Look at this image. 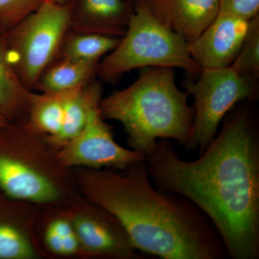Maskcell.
I'll list each match as a JSON object with an SVG mask.
<instances>
[{
	"instance_id": "obj_1",
	"label": "cell",
	"mask_w": 259,
	"mask_h": 259,
	"mask_svg": "<svg viewBox=\"0 0 259 259\" xmlns=\"http://www.w3.org/2000/svg\"><path fill=\"white\" fill-rule=\"evenodd\" d=\"M242 102L197 159H182L168 140L160 139L144 161L153 185L205 214L228 257L258 259L259 129L255 113Z\"/></svg>"
},
{
	"instance_id": "obj_2",
	"label": "cell",
	"mask_w": 259,
	"mask_h": 259,
	"mask_svg": "<svg viewBox=\"0 0 259 259\" xmlns=\"http://www.w3.org/2000/svg\"><path fill=\"white\" fill-rule=\"evenodd\" d=\"M78 190L120 222L136 249L163 259H226L205 214L188 199L158 189L145 161L122 169L73 168Z\"/></svg>"
},
{
	"instance_id": "obj_3",
	"label": "cell",
	"mask_w": 259,
	"mask_h": 259,
	"mask_svg": "<svg viewBox=\"0 0 259 259\" xmlns=\"http://www.w3.org/2000/svg\"><path fill=\"white\" fill-rule=\"evenodd\" d=\"M189 97L177 86L175 69L146 67L128 88L102 98L100 109L105 119L122 125L129 148L146 156L160 139L187 147L194 120Z\"/></svg>"
},
{
	"instance_id": "obj_4",
	"label": "cell",
	"mask_w": 259,
	"mask_h": 259,
	"mask_svg": "<svg viewBox=\"0 0 259 259\" xmlns=\"http://www.w3.org/2000/svg\"><path fill=\"white\" fill-rule=\"evenodd\" d=\"M76 187L72 170L61 164L47 136L30 128L25 118L0 131V192L31 204L71 201Z\"/></svg>"
},
{
	"instance_id": "obj_5",
	"label": "cell",
	"mask_w": 259,
	"mask_h": 259,
	"mask_svg": "<svg viewBox=\"0 0 259 259\" xmlns=\"http://www.w3.org/2000/svg\"><path fill=\"white\" fill-rule=\"evenodd\" d=\"M133 5L125 35L118 46L100 61L97 76L112 82L133 69L168 67L198 76L202 69L191 56L185 39L156 18L146 0H136Z\"/></svg>"
},
{
	"instance_id": "obj_6",
	"label": "cell",
	"mask_w": 259,
	"mask_h": 259,
	"mask_svg": "<svg viewBox=\"0 0 259 259\" xmlns=\"http://www.w3.org/2000/svg\"><path fill=\"white\" fill-rule=\"evenodd\" d=\"M71 3L45 1L35 11L4 32L10 60L30 91L56 59L70 28Z\"/></svg>"
},
{
	"instance_id": "obj_7",
	"label": "cell",
	"mask_w": 259,
	"mask_h": 259,
	"mask_svg": "<svg viewBox=\"0 0 259 259\" xmlns=\"http://www.w3.org/2000/svg\"><path fill=\"white\" fill-rule=\"evenodd\" d=\"M197 81L187 80L186 92L194 97L192 137L185 150L199 155L218 134V128L232 109L242 102H253L258 97L257 79L242 76L231 66L203 69Z\"/></svg>"
},
{
	"instance_id": "obj_8",
	"label": "cell",
	"mask_w": 259,
	"mask_h": 259,
	"mask_svg": "<svg viewBox=\"0 0 259 259\" xmlns=\"http://www.w3.org/2000/svg\"><path fill=\"white\" fill-rule=\"evenodd\" d=\"M102 98V83L95 79L84 127L74 139L57 150L58 159L65 168L122 169L144 161V153L116 142L100 109Z\"/></svg>"
},
{
	"instance_id": "obj_9",
	"label": "cell",
	"mask_w": 259,
	"mask_h": 259,
	"mask_svg": "<svg viewBox=\"0 0 259 259\" xmlns=\"http://www.w3.org/2000/svg\"><path fill=\"white\" fill-rule=\"evenodd\" d=\"M68 213L83 256L115 259L144 258L120 222L106 209L75 196Z\"/></svg>"
},
{
	"instance_id": "obj_10",
	"label": "cell",
	"mask_w": 259,
	"mask_h": 259,
	"mask_svg": "<svg viewBox=\"0 0 259 259\" xmlns=\"http://www.w3.org/2000/svg\"><path fill=\"white\" fill-rule=\"evenodd\" d=\"M248 21L219 12L202 33L188 44L189 52L196 64L202 70L231 66L241 49Z\"/></svg>"
},
{
	"instance_id": "obj_11",
	"label": "cell",
	"mask_w": 259,
	"mask_h": 259,
	"mask_svg": "<svg viewBox=\"0 0 259 259\" xmlns=\"http://www.w3.org/2000/svg\"><path fill=\"white\" fill-rule=\"evenodd\" d=\"M69 30L122 37L134 10L132 0H71Z\"/></svg>"
},
{
	"instance_id": "obj_12",
	"label": "cell",
	"mask_w": 259,
	"mask_h": 259,
	"mask_svg": "<svg viewBox=\"0 0 259 259\" xmlns=\"http://www.w3.org/2000/svg\"><path fill=\"white\" fill-rule=\"evenodd\" d=\"M148 9L187 44L194 41L217 17L219 0H146Z\"/></svg>"
},
{
	"instance_id": "obj_13",
	"label": "cell",
	"mask_w": 259,
	"mask_h": 259,
	"mask_svg": "<svg viewBox=\"0 0 259 259\" xmlns=\"http://www.w3.org/2000/svg\"><path fill=\"white\" fill-rule=\"evenodd\" d=\"M20 202L0 192V259L36 258L40 253Z\"/></svg>"
},
{
	"instance_id": "obj_14",
	"label": "cell",
	"mask_w": 259,
	"mask_h": 259,
	"mask_svg": "<svg viewBox=\"0 0 259 259\" xmlns=\"http://www.w3.org/2000/svg\"><path fill=\"white\" fill-rule=\"evenodd\" d=\"M100 62L56 57L40 75L35 90L56 93L86 84L96 78Z\"/></svg>"
},
{
	"instance_id": "obj_15",
	"label": "cell",
	"mask_w": 259,
	"mask_h": 259,
	"mask_svg": "<svg viewBox=\"0 0 259 259\" xmlns=\"http://www.w3.org/2000/svg\"><path fill=\"white\" fill-rule=\"evenodd\" d=\"M32 92L19 78L0 31V114L10 122L26 117Z\"/></svg>"
},
{
	"instance_id": "obj_16",
	"label": "cell",
	"mask_w": 259,
	"mask_h": 259,
	"mask_svg": "<svg viewBox=\"0 0 259 259\" xmlns=\"http://www.w3.org/2000/svg\"><path fill=\"white\" fill-rule=\"evenodd\" d=\"M71 90L56 93L32 92L27 112V123L32 130L47 137L60 131L65 106Z\"/></svg>"
},
{
	"instance_id": "obj_17",
	"label": "cell",
	"mask_w": 259,
	"mask_h": 259,
	"mask_svg": "<svg viewBox=\"0 0 259 259\" xmlns=\"http://www.w3.org/2000/svg\"><path fill=\"white\" fill-rule=\"evenodd\" d=\"M121 37L68 30L57 57L82 61H100L118 46Z\"/></svg>"
},
{
	"instance_id": "obj_18",
	"label": "cell",
	"mask_w": 259,
	"mask_h": 259,
	"mask_svg": "<svg viewBox=\"0 0 259 259\" xmlns=\"http://www.w3.org/2000/svg\"><path fill=\"white\" fill-rule=\"evenodd\" d=\"M95 79L86 84L73 89L70 93L65 106L60 131L52 137H47L56 151L74 139L84 127Z\"/></svg>"
},
{
	"instance_id": "obj_19",
	"label": "cell",
	"mask_w": 259,
	"mask_h": 259,
	"mask_svg": "<svg viewBox=\"0 0 259 259\" xmlns=\"http://www.w3.org/2000/svg\"><path fill=\"white\" fill-rule=\"evenodd\" d=\"M44 241L48 250L59 256L81 255V246L68 211L47 223Z\"/></svg>"
},
{
	"instance_id": "obj_20",
	"label": "cell",
	"mask_w": 259,
	"mask_h": 259,
	"mask_svg": "<svg viewBox=\"0 0 259 259\" xmlns=\"http://www.w3.org/2000/svg\"><path fill=\"white\" fill-rule=\"evenodd\" d=\"M231 67L242 76L258 79L259 14L248 21L241 49Z\"/></svg>"
},
{
	"instance_id": "obj_21",
	"label": "cell",
	"mask_w": 259,
	"mask_h": 259,
	"mask_svg": "<svg viewBox=\"0 0 259 259\" xmlns=\"http://www.w3.org/2000/svg\"><path fill=\"white\" fill-rule=\"evenodd\" d=\"M45 0H0V31H8L35 11Z\"/></svg>"
},
{
	"instance_id": "obj_22",
	"label": "cell",
	"mask_w": 259,
	"mask_h": 259,
	"mask_svg": "<svg viewBox=\"0 0 259 259\" xmlns=\"http://www.w3.org/2000/svg\"><path fill=\"white\" fill-rule=\"evenodd\" d=\"M220 11L249 20L258 15L259 0H219Z\"/></svg>"
},
{
	"instance_id": "obj_23",
	"label": "cell",
	"mask_w": 259,
	"mask_h": 259,
	"mask_svg": "<svg viewBox=\"0 0 259 259\" xmlns=\"http://www.w3.org/2000/svg\"><path fill=\"white\" fill-rule=\"evenodd\" d=\"M9 122L10 121L8 120L5 116L0 114V131H1L2 129L4 128L5 126L8 125Z\"/></svg>"
},
{
	"instance_id": "obj_24",
	"label": "cell",
	"mask_w": 259,
	"mask_h": 259,
	"mask_svg": "<svg viewBox=\"0 0 259 259\" xmlns=\"http://www.w3.org/2000/svg\"><path fill=\"white\" fill-rule=\"evenodd\" d=\"M47 1L52 2V3H58V4H66V3L71 2V0H47Z\"/></svg>"
}]
</instances>
